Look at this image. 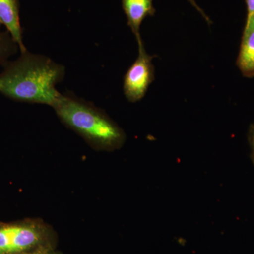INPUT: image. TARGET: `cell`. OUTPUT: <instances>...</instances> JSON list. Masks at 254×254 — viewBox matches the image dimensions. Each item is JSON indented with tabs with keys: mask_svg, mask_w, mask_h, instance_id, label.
I'll list each match as a JSON object with an SVG mask.
<instances>
[{
	"mask_svg": "<svg viewBox=\"0 0 254 254\" xmlns=\"http://www.w3.org/2000/svg\"><path fill=\"white\" fill-rule=\"evenodd\" d=\"M3 67L0 93L9 99L53 108L63 95L56 86L63 81L66 68L46 55L27 50Z\"/></svg>",
	"mask_w": 254,
	"mask_h": 254,
	"instance_id": "1",
	"label": "cell"
},
{
	"mask_svg": "<svg viewBox=\"0 0 254 254\" xmlns=\"http://www.w3.org/2000/svg\"><path fill=\"white\" fill-rule=\"evenodd\" d=\"M53 108L64 125L95 150L114 151L126 141L125 131L108 114L76 95H62Z\"/></svg>",
	"mask_w": 254,
	"mask_h": 254,
	"instance_id": "2",
	"label": "cell"
},
{
	"mask_svg": "<svg viewBox=\"0 0 254 254\" xmlns=\"http://www.w3.org/2000/svg\"><path fill=\"white\" fill-rule=\"evenodd\" d=\"M58 235L39 218L0 223V254H21L55 250Z\"/></svg>",
	"mask_w": 254,
	"mask_h": 254,
	"instance_id": "3",
	"label": "cell"
},
{
	"mask_svg": "<svg viewBox=\"0 0 254 254\" xmlns=\"http://www.w3.org/2000/svg\"><path fill=\"white\" fill-rule=\"evenodd\" d=\"M138 58L124 78V93L130 103L143 99L155 78V68L152 63L154 57L147 53L143 42L138 44Z\"/></svg>",
	"mask_w": 254,
	"mask_h": 254,
	"instance_id": "4",
	"label": "cell"
},
{
	"mask_svg": "<svg viewBox=\"0 0 254 254\" xmlns=\"http://www.w3.org/2000/svg\"><path fill=\"white\" fill-rule=\"evenodd\" d=\"M122 4L127 23L134 35L137 43H143L140 29L145 18L155 14L153 0H122Z\"/></svg>",
	"mask_w": 254,
	"mask_h": 254,
	"instance_id": "5",
	"label": "cell"
},
{
	"mask_svg": "<svg viewBox=\"0 0 254 254\" xmlns=\"http://www.w3.org/2000/svg\"><path fill=\"white\" fill-rule=\"evenodd\" d=\"M237 64L247 78L254 76V13L247 16Z\"/></svg>",
	"mask_w": 254,
	"mask_h": 254,
	"instance_id": "6",
	"label": "cell"
},
{
	"mask_svg": "<svg viewBox=\"0 0 254 254\" xmlns=\"http://www.w3.org/2000/svg\"><path fill=\"white\" fill-rule=\"evenodd\" d=\"M0 23L1 26L4 25L17 43L21 53L27 50L23 43L18 0H0Z\"/></svg>",
	"mask_w": 254,
	"mask_h": 254,
	"instance_id": "7",
	"label": "cell"
},
{
	"mask_svg": "<svg viewBox=\"0 0 254 254\" xmlns=\"http://www.w3.org/2000/svg\"><path fill=\"white\" fill-rule=\"evenodd\" d=\"M19 50L17 43L14 41L7 31L0 30V66H4L12 55Z\"/></svg>",
	"mask_w": 254,
	"mask_h": 254,
	"instance_id": "8",
	"label": "cell"
},
{
	"mask_svg": "<svg viewBox=\"0 0 254 254\" xmlns=\"http://www.w3.org/2000/svg\"><path fill=\"white\" fill-rule=\"evenodd\" d=\"M187 1H188L189 2H190V4H191L192 6H193V7H194L195 9L198 11V12L200 13V14L203 16V18H204L205 21H206L207 23H209V24H210V23H212L211 20H210V18L207 16L206 14H205L204 12V11H203V10L199 6H198V4L195 2V0H187Z\"/></svg>",
	"mask_w": 254,
	"mask_h": 254,
	"instance_id": "9",
	"label": "cell"
},
{
	"mask_svg": "<svg viewBox=\"0 0 254 254\" xmlns=\"http://www.w3.org/2000/svg\"><path fill=\"white\" fill-rule=\"evenodd\" d=\"M249 141H250L251 149H252L251 157L254 165V125L250 127V131H249Z\"/></svg>",
	"mask_w": 254,
	"mask_h": 254,
	"instance_id": "10",
	"label": "cell"
},
{
	"mask_svg": "<svg viewBox=\"0 0 254 254\" xmlns=\"http://www.w3.org/2000/svg\"><path fill=\"white\" fill-rule=\"evenodd\" d=\"M247 5V16L254 14V0H245Z\"/></svg>",
	"mask_w": 254,
	"mask_h": 254,
	"instance_id": "11",
	"label": "cell"
},
{
	"mask_svg": "<svg viewBox=\"0 0 254 254\" xmlns=\"http://www.w3.org/2000/svg\"><path fill=\"white\" fill-rule=\"evenodd\" d=\"M52 250H39L36 251V252H28V253L21 254H47L49 253L50 251Z\"/></svg>",
	"mask_w": 254,
	"mask_h": 254,
	"instance_id": "12",
	"label": "cell"
},
{
	"mask_svg": "<svg viewBox=\"0 0 254 254\" xmlns=\"http://www.w3.org/2000/svg\"><path fill=\"white\" fill-rule=\"evenodd\" d=\"M47 254H64L63 253H62L61 252H60V251H58L55 249V250H53L52 251H50L49 253Z\"/></svg>",
	"mask_w": 254,
	"mask_h": 254,
	"instance_id": "13",
	"label": "cell"
},
{
	"mask_svg": "<svg viewBox=\"0 0 254 254\" xmlns=\"http://www.w3.org/2000/svg\"><path fill=\"white\" fill-rule=\"evenodd\" d=\"M1 23H0V30H1Z\"/></svg>",
	"mask_w": 254,
	"mask_h": 254,
	"instance_id": "14",
	"label": "cell"
}]
</instances>
